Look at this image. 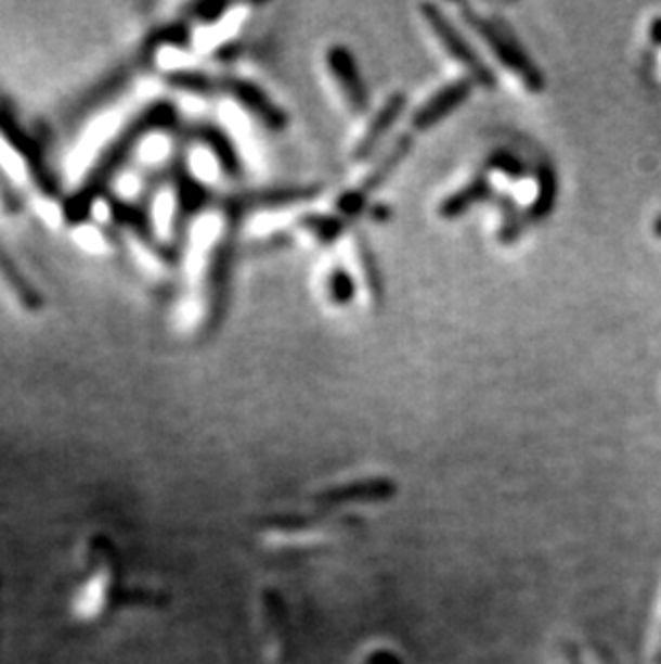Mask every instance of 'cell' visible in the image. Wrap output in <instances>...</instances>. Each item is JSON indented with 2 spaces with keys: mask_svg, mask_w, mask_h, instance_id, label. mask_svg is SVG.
Returning a JSON list of instances; mask_svg holds the SVG:
<instances>
[{
  "mask_svg": "<svg viewBox=\"0 0 661 664\" xmlns=\"http://www.w3.org/2000/svg\"><path fill=\"white\" fill-rule=\"evenodd\" d=\"M606 664H610V663H608V661H606Z\"/></svg>",
  "mask_w": 661,
  "mask_h": 664,
  "instance_id": "f546056e",
  "label": "cell"
},
{
  "mask_svg": "<svg viewBox=\"0 0 661 664\" xmlns=\"http://www.w3.org/2000/svg\"><path fill=\"white\" fill-rule=\"evenodd\" d=\"M325 65L346 108L354 116H365L372 108V98L354 52L344 43H335L325 52Z\"/></svg>",
  "mask_w": 661,
  "mask_h": 664,
  "instance_id": "30bf717a",
  "label": "cell"
},
{
  "mask_svg": "<svg viewBox=\"0 0 661 664\" xmlns=\"http://www.w3.org/2000/svg\"><path fill=\"white\" fill-rule=\"evenodd\" d=\"M494 194H496V190H494V183H492L490 175H485L481 170L470 181H466L455 192H451L442 199L439 207H437V216L444 221L459 220L466 214H470L475 207L490 203L494 199Z\"/></svg>",
  "mask_w": 661,
  "mask_h": 664,
  "instance_id": "5bb4252c",
  "label": "cell"
},
{
  "mask_svg": "<svg viewBox=\"0 0 661 664\" xmlns=\"http://www.w3.org/2000/svg\"><path fill=\"white\" fill-rule=\"evenodd\" d=\"M295 226L325 247L335 245L350 228L335 212H306L297 218Z\"/></svg>",
  "mask_w": 661,
  "mask_h": 664,
  "instance_id": "ac0fdd59",
  "label": "cell"
},
{
  "mask_svg": "<svg viewBox=\"0 0 661 664\" xmlns=\"http://www.w3.org/2000/svg\"><path fill=\"white\" fill-rule=\"evenodd\" d=\"M194 30H192V24L181 17V20H174V22H168V24H161L157 26L148 37H146V43H151L157 52H161L164 48H172V50H190L194 46Z\"/></svg>",
  "mask_w": 661,
  "mask_h": 664,
  "instance_id": "ffe728a7",
  "label": "cell"
},
{
  "mask_svg": "<svg viewBox=\"0 0 661 664\" xmlns=\"http://www.w3.org/2000/svg\"><path fill=\"white\" fill-rule=\"evenodd\" d=\"M656 663L661 664V639L660 646H658V654H656Z\"/></svg>",
  "mask_w": 661,
  "mask_h": 664,
  "instance_id": "f1b7e54d",
  "label": "cell"
},
{
  "mask_svg": "<svg viewBox=\"0 0 661 664\" xmlns=\"http://www.w3.org/2000/svg\"><path fill=\"white\" fill-rule=\"evenodd\" d=\"M352 247H354V258H357V267L361 273V284L367 291L370 304L374 308L385 306L387 286H385V276H383V265L363 230H354Z\"/></svg>",
  "mask_w": 661,
  "mask_h": 664,
  "instance_id": "9a60e30c",
  "label": "cell"
},
{
  "mask_svg": "<svg viewBox=\"0 0 661 664\" xmlns=\"http://www.w3.org/2000/svg\"><path fill=\"white\" fill-rule=\"evenodd\" d=\"M241 52L243 50H241V46L236 41H223L221 46L213 50V59L221 63V65H228V63L236 61L241 56Z\"/></svg>",
  "mask_w": 661,
  "mask_h": 664,
  "instance_id": "d4e9b609",
  "label": "cell"
},
{
  "mask_svg": "<svg viewBox=\"0 0 661 664\" xmlns=\"http://www.w3.org/2000/svg\"><path fill=\"white\" fill-rule=\"evenodd\" d=\"M238 228L236 224L223 221L220 237L211 245L207 269H205V321L203 332L207 335L220 330L228 317L230 308V295H232V280L234 269L241 254V241H238Z\"/></svg>",
  "mask_w": 661,
  "mask_h": 664,
  "instance_id": "277c9868",
  "label": "cell"
},
{
  "mask_svg": "<svg viewBox=\"0 0 661 664\" xmlns=\"http://www.w3.org/2000/svg\"><path fill=\"white\" fill-rule=\"evenodd\" d=\"M323 194L321 186H273L258 190H241L230 192L218 199L216 212H220L221 220L241 226L243 221L258 214H273L299 205H310Z\"/></svg>",
  "mask_w": 661,
  "mask_h": 664,
  "instance_id": "8992f818",
  "label": "cell"
},
{
  "mask_svg": "<svg viewBox=\"0 0 661 664\" xmlns=\"http://www.w3.org/2000/svg\"><path fill=\"white\" fill-rule=\"evenodd\" d=\"M295 237L288 230H275L271 234H264L260 239H254L247 247L251 254H269V252H282L293 247Z\"/></svg>",
  "mask_w": 661,
  "mask_h": 664,
  "instance_id": "cb8c5ba5",
  "label": "cell"
},
{
  "mask_svg": "<svg viewBox=\"0 0 661 664\" xmlns=\"http://www.w3.org/2000/svg\"><path fill=\"white\" fill-rule=\"evenodd\" d=\"M396 484L389 477H363L344 484H333L316 495V503L330 510L346 506H370L387 501L396 495Z\"/></svg>",
  "mask_w": 661,
  "mask_h": 664,
  "instance_id": "4fadbf2b",
  "label": "cell"
},
{
  "mask_svg": "<svg viewBox=\"0 0 661 664\" xmlns=\"http://www.w3.org/2000/svg\"><path fill=\"white\" fill-rule=\"evenodd\" d=\"M0 278L7 282L11 293L26 310L39 312L43 308L41 291H37V286L26 278L24 269L13 260L11 252L2 245V241H0Z\"/></svg>",
  "mask_w": 661,
  "mask_h": 664,
  "instance_id": "e0dca14e",
  "label": "cell"
},
{
  "mask_svg": "<svg viewBox=\"0 0 661 664\" xmlns=\"http://www.w3.org/2000/svg\"><path fill=\"white\" fill-rule=\"evenodd\" d=\"M359 664H402V661L393 656V652L376 650V652H367V656H361Z\"/></svg>",
  "mask_w": 661,
  "mask_h": 664,
  "instance_id": "484cf974",
  "label": "cell"
},
{
  "mask_svg": "<svg viewBox=\"0 0 661 664\" xmlns=\"http://www.w3.org/2000/svg\"><path fill=\"white\" fill-rule=\"evenodd\" d=\"M651 39L661 46V17L653 20V24H651Z\"/></svg>",
  "mask_w": 661,
  "mask_h": 664,
  "instance_id": "83f0119b",
  "label": "cell"
},
{
  "mask_svg": "<svg viewBox=\"0 0 661 664\" xmlns=\"http://www.w3.org/2000/svg\"><path fill=\"white\" fill-rule=\"evenodd\" d=\"M164 85L177 93L198 100L218 98V74H211L200 67L170 69L168 74H164Z\"/></svg>",
  "mask_w": 661,
  "mask_h": 664,
  "instance_id": "2e32d148",
  "label": "cell"
},
{
  "mask_svg": "<svg viewBox=\"0 0 661 664\" xmlns=\"http://www.w3.org/2000/svg\"><path fill=\"white\" fill-rule=\"evenodd\" d=\"M325 295L333 308H348L359 295V282L344 263H335L325 276Z\"/></svg>",
  "mask_w": 661,
  "mask_h": 664,
  "instance_id": "d6986e66",
  "label": "cell"
},
{
  "mask_svg": "<svg viewBox=\"0 0 661 664\" xmlns=\"http://www.w3.org/2000/svg\"><path fill=\"white\" fill-rule=\"evenodd\" d=\"M464 24L485 43L492 56L514 74L529 93H542L546 89V78L540 65L531 59L514 28L498 15H485L470 4L457 7Z\"/></svg>",
  "mask_w": 661,
  "mask_h": 664,
  "instance_id": "7a4b0ae2",
  "label": "cell"
},
{
  "mask_svg": "<svg viewBox=\"0 0 661 664\" xmlns=\"http://www.w3.org/2000/svg\"><path fill=\"white\" fill-rule=\"evenodd\" d=\"M483 173L490 175V173H498L511 181H520V179H527L529 177V164L518 157L516 153L507 151V149H496L492 151L485 162H483Z\"/></svg>",
  "mask_w": 661,
  "mask_h": 664,
  "instance_id": "7402d4cb",
  "label": "cell"
},
{
  "mask_svg": "<svg viewBox=\"0 0 661 664\" xmlns=\"http://www.w3.org/2000/svg\"><path fill=\"white\" fill-rule=\"evenodd\" d=\"M172 194H174V214L170 224V239L168 245L177 265L183 263L185 250L192 237V226L200 216L218 207V194L211 186H207L190 166V159L183 151L174 153L172 164L168 168Z\"/></svg>",
  "mask_w": 661,
  "mask_h": 664,
  "instance_id": "3957f363",
  "label": "cell"
},
{
  "mask_svg": "<svg viewBox=\"0 0 661 664\" xmlns=\"http://www.w3.org/2000/svg\"><path fill=\"white\" fill-rule=\"evenodd\" d=\"M218 98H225L247 112L258 125H262L271 133H282L288 129L290 118L258 82L234 76V74H218Z\"/></svg>",
  "mask_w": 661,
  "mask_h": 664,
  "instance_id": "ba28073f",
  "label": "cell"
},
{
  "mask_svg": "<svg viewBox=\"0 0 661 664\" xmlns=\"http://www.w3.org/2000/svg\"><path fill=\"white\" fill-rule=\"evenodd\" d=\"M535 179H537V194H535L531 207L527 209V220L529 221H540L548 218L554 205H556V192H558L556 173L552 170L550 164H542L535 173Z\"/></svg>",
  "mask_w": 661,
  "mask_h": 664,
  "instance_id": "44dd1931",
  "label": "cell"
},
{
  "mask_svg": "<svg viewBox=\"0 0 661 664\" xmlns=\"http://www.w3.org/2000/svg\"><path fill=\"white\" fill-rule=\"evenodd\" d=\"M472 93L475 85L464 76L444 82L439 91H435L417 111L411 114L409 131L415 136L432 131L435 127L444 123V118L459 111L472 98Z\"/></svg>",
  "mask_w": 661,
  "mask_h": 664,
  "instance_id": "7c38bea8",
  "label": "cell"
},
{
  "mask_svg": "<svg viewBox=\"0 0 661 664\" xmlns=\"http://www.w3.org/2000/svg\"><path fill=\"white\" fill-rule=\"evenodd\" d=\"M234 9V4L230 2H192L183 9V17L190 24H198V26H213L225 17V13H230Z\"/></svg>",
  "mask_w": 661,
  "mask_h": 664,
  "instance_id": "603a6c76",
  "label": "cell"
},
{
  "mask_svg": "<svg viewBox=\"0 0 661 664\" xmlns=\"http://www.w3.org/2000/svg\"><path fill=\"white\" fill-rule=\"evenodd\" d=\"M177 129H181V111L172 100H155L142 111L135 112L102 151L80 183L78 192L72 194L65 203V220L69 224H85L89 220L98 201L104 199L112 181L118 177L138 146L153 133H172Z\"/></svg>",
  "mask_w": 661,
  "mask_h": 664,
  "instance_id": "6da1fadb",
  "label": "cell"
},
{
  "mask_svg": "<svg viewBox=\"0 0 661 664\" xmlns=\"http://www.w3.org/2000/svg\"><path fill=\"white\" fill-rule=\"evenodd\" d=\"M365 216L374 221V224H387V221L391 220L393 212H391V207L385 205V203H372Z\"/></svg>",
  "mask_w": 661,
  "mask_h": 664,
  "instance_id": "4316f807",
  "label": "cell"
},
{
  "mask_svg": "<svg viewBox=\"0 0 661 664\" xmlns=\"http://www.w3.org/2000/svg\"><path fill=\"white\" fill-rule=\"evenodd\" d=\"M185 138L209 153L216 162L221 177L230 183H241L245 179V162L241 151L228 129L213 118H198L185 127Z\"/></svg>",
  "mask_w": 661,
  "mask_h": 664,
  "instance_id": "9c48e42d",
  "label": "cell"
},
{
  "mask_svg": "<svg viewBox=\"0 0 661 664\" xmlns=\"http://www.w3.org/2000/svg\"><path fill=\"white\" fill-rule=\"evenodd\" d=\"M409 111V95L404 91L391 93L380 108L367 118L365 129L361 131L359 140L354 142L350 151V162L354 166L367 164L374 159V155L380 151V146L387 142L400 118Z\"/></svg>",
  "mask_w": 661,
  "mask_h": 664,
  "instance_id": "8fae6325",
  "label": "cell"
},
{
  "mask_svg": "<svg viewBox=\"0 0 661 664\" xmlns=\"http://www.w3.org/2000/svg\"><path fill=\"white\" fill-rule=\"evenodd\" d=\"M419 13L444 50V54L464 69V78H468L475 87L483 91H496L498 78L494 69L485 63V59L477 52V48L468 41V37L455 26V22L442 11L441 7L424 2L419 4Z\"/></svg>",
  "mask_w": 661,
  "mask_h": 664,
  "instance_id": "52a82bcc",
  "label": "cell"
},
{
  "mask_svg": "<svg viewBox=\"0 0 661 664\" xmlns=\"http://www.w3.org/2000/svg\"><path fill=\"white\" fill-rule=\"evenodd\" d=\"M415 133L411 131H404L400 133L389 146L387 151L370 166V170L365 173V177L350 190L341 192L337 199H335V205H333V212L341 218V220L348 221V224H354L357 220H361L370 205L374 203V194L378 190H383L391 179L393 175L406 164V159L411 157V153L415 151Z\"/></svg>",
  "mask_w": 661,
  "mask_h": 664,
  "instance_id": "5b68a950",
  "label": "cell"
}]
</instances>
